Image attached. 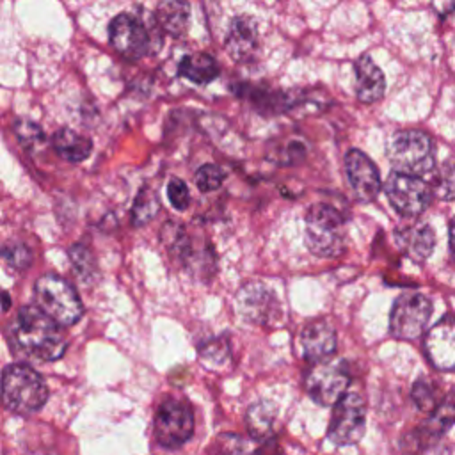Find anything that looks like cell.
I'll use <instances>...</instances> for the list:
<instances>
[{
	"label": "cell",
	"mask_w": 455,
	"mask_h": 455,
	"mask_svg": "<svg viewBox=\"0 0 455 455\" xmlns=\"http://www.w3.org/2000/svg\"><path fill=\"white\" fill-rule=\"evenodd\" d=\"M53 318L39 306H21L11 323V341L21 354L41 361H57L64 355L68 339Z\"/></svg>",
	"instance_id": "6da1fadb"
},
{
	"label": "cell",
	"mask_w": 455,
	"mask_h": 455,
	"mask_svg": "<svg viewBox=\"0 0 455 455\" xmlns=\"http://www.w3.org/2000/svg\"><path fill=\"white\" fill-rule=\"evenodd\" d=\"M4 405L16 414L37 412L48 400V387L43 377L25 363H12L2 373Z\"/></svg>",
	"instance_id": "7a4b0ae2"
},
{
	"label": "cell",
	"mask_w": 455,
	"mask_h": 455,
	"mask_svg": "<svg viewBox=\"0 0 455 455\" xmlns=\"http://www.w3.org/2000/svg\"><path fill=\"white\" fill-rule=\"evenodd\" d=\"M387 158L396 172L427 176L435 167L434 140L419 130H400L387 142Z\"/></svg>",
	"instance_id": "3957f363"
},
{
	"label": "cell",
	"mask_w": 455,
	"mask_h": 455,
	"mask_svg": "<svg viewBox=\"0 0 455 455\" xmlns=\"http://www.w3.org/2000/svg\"><path fill=\"white\" fill-rule=\"evenodd\" d=\"M306 245L318 258H336L345 247V219L331 204L318 203L306 215Z\"/></svg>",
	"instance_id": "277c9868"
},
{
	"label": "cell",
	"mask_w": 455,
	"mask_h": 455,
	"mask_svg": "<svg viewBox=\"0 0 455 455\" xmlns=\"http://www.w3.org/2000/svg\"><path fill=\"white\" fill-rule=\"evenodd\" d=\"M34 297L37 306L62 327L76 323L84 315V306L78 293L60 275H41L36 281Z\"/></svg>",
	"instance_id": "5b68a950"
},
{
	"label": "cell",
	"mask_w": 455,
	"mask_h": 455,
	"mask_svg": "<svg viewBox=\"0 0 455 455\" xmlns=\"http://www.w3.org/2000/svg\"><path fill=\"white\" fill-rule=\"evenodd\" d=\"M384 192L395 212L414 219L428 208L434 190L419 176L393 171L384 183Z\"/></svg>",
	"instance_id": "8992f818"
},
{
	"label": "cell",
	"mask_w": 455,
	"mask_h": 455,
	"mask_svg": "<svg viewBox=\"0 0 455 455\" xmlns=\"http://www.w3.org/2000/svg\"><path fill=\"white\" fill-rule=\"evenodd\" d=\"M194 412L183 400H165L155 414V439L164 448H180L194 434Z\"/></svg>",
	"instance_id": "52a82bcc"
},
{
	"label": "cell",
	"mask_w": 455,
	"mask_h": 455,
	"mask_svg": "<svg viewBox=\"0 0 455 455\" xmlns=\"http://www.w3.org/2000/svg\"><path fill=\"white\" fill-rule=\"evenodd\" d=\"M432 315V302L418 293L405 291L398 295L389 315V331L398 339H414L423 334Z\"/></svg>",
	"instance_id": "ba28073f"
},
{
	"label": "cell",
	"mask_w": 455,
	"mask_h": 455,
	"mask_svg": "<svg viewBox=\"0 0 455 455\" xmlns=\"http://www.w3.org/2000/svg\"><path fill=\"white\" fill-rule=\"evenodd\" d=\"M350 373L343 361L315 363L306 373V391L318 405H334L347 391Z\"/></svg>",
	"instance_id": "9c48e42d"
},
{
	"label": "cell",
	"mask_w": 455,
	"mask_h": 455,
	"mask_svg": "<svg viewBox=\"0 0 455 455\" xmlns=\"http://www.w3.org/2000/svg\"><path fill=\"white\" fill-rule=\"evenodd\" d=\"M366 428V405L361 395L345 393L332 407L329 439L338 444H355Z\"/></svg>",
	"instance_id": "30bf717a"
},
{
	"label": "cell",
	"mask_w": 455,
	"mask_h": 455,
	"mask_svg": "<svg viewBox=\"0 0 455 455\" xmlns=\"http://www.w3.org/2000/svg\"><path fill=\"white\" fill-rule=\"evenodd\" d=\"M108 41L110 46L128 60H137L149 52H155L148 28L140 23V20L126 12L117 14L110 21Z\"/></svg>",
	"instance_id": "8fae6325"
},
{
	"label": "cell",
	"mask_w": 455,
	"mask_h": 455,
	"mask_svg": "<svg viewBox=\"0 0 455 455\" xmlns=\"http://www.w3.org/2000/svg\"><path fill=\"white\" fill-rule=\"evenodd\" d=\"M238 313L252 323L267 325L279 315V302L263 283L252 281L240 288L236 295Z\"/></svg>",
	"instance_id": "7c38bea8"
},
{
	"label": "cell",
	"mask_w": 455,
	"mask_h": 455,
	"mask_svg": "<svg viewBox=\"0 0 455 455\" xmlns=\"http://www.w3.org/2000/svg\"><path fill=\"white\" fill-rule=\"evenodd\" d=\"M345 172L359 201L370 203L379 196L382 187L379 169L361 149H350L345 155Z\"/></svg>",
	"instance_id": "4fadbf2b"
},
{
	"label": "cell",
	"mask_w": 455,
	"mask_h": 455,
	"mask_svg": "<svg viewBox=\"0 0 455 455\" xmlns=\"http://www.w3.org/2000/svg\"><path fill=\"white\" fill-rule=\"evenodd\" d=\"M425 354L434 368L448 371L455 368V316H443L430 327L425 338Z\"/></svg>",
	"instance_id": "5bb4252c"
},
{
	"label": "cell",
	"mask_w": 455,
	"mask_h": 455,
	"mask_svg": "<svg viewBox=\"0 0 455 455\" xmlns=\"http://www.w3.org/2000/svg\"><path fill=\"white\" fill-rule=\"evenodd\" d=\"M395 242L407 258L421 263L432 254L435 235L427 222L412 220L395 229Z\"/></svg>",
	"instance_id": "9a60e30c"
},
{
	"label": "cell",
	"mask_w": 455,
	"mask_h": 455,
	"mask_svg": "<svg viewBox=\"0 0 455 455\" xmlns=\"http://www.w3.org/2000/svg\"><path fill=\"white\" fill-rule=\"evenodd\" d=\"M336 332L325 320H315L307 323L299 336L302 355L311 363H320L332 357L336 352Z\"/></svg>",
	"instance_id": "2e32d148"
},
{
	"label": "cell",
	"mask_w": 455,
	"mask_h": 455,
	"mask_svg": "<svg viewBox=\"0 0 455 455\" xmlns=\"http://www.w3.org/2000/svg\"><path fill=\"white\" fill-rule=\"evenodd\" d=\"M226 52L235 62H249L258 48V28L252 18L235 16L226 36Z\"/></svg>",
	"instance_id": "e0dca14e"
},
{
	"label": "cell",
	"mask_w": 455,
	"mask_h": 455,
	"mask_svg": "<svg viewBox=\"0 0 455 455\" xmlns=\"http://www.w3.org/2000/svg\"><path fill=\"white\" fill-rule=\"evenodd\" d=\"M355 96L361 103H375L386 92V78L370 55H361L355 64Z\"/></svg>",
	"instance_id": "ac0fdd59"
},
{
	"label": "cell",
	"mask_w": 455,
	"mask_h": 455,
	"mask_svg": "<svg viewBox=\"0 0 455 455\" xmlns=\"http://www.w3.org/2000/svg\"><path fill=\"white\" fill-rule=\"evenodd\" d=\"M455 423V391L450 393L437 407L432 411L428 421L418 428L416 443L418 446H428L437 441L451 425Z\"/></svg>",
	"instance_id": "d6986e66"
},
{
	"label": "cell",
	"mask_w": 455,
	"mask_h": 455,
	"mask_svg": "<svg viewBox=\"0 0 455 455\" xmlns=\"http://www.w3.org/2000/svg\"><path fill=\"white\" fill-rule=\"evenodd\" d=\"M155 20L164 32L181 37L188 28L190 4L187 0H162L155 11Z\"/></svg>",
	"instance_id": "ffe728a7"
},
{
	"label": "cell",
	"mask_w": 455,
	"mask_h": 455,
	"mask_svg": "<svg viewBox=\"0 0 455 455\" xmlns=\"http://www.w3.org/2000/svg\"><path fill=\"white\" fill-rule=\"evenodd\" d=\"M52 146L60 158H64L71 164L84 162L92 151L91 139L80 135L78 132H75L71 128L57 130L52 137Z\"/></svg>",
	"instance_id": "44dd1931"
},
{
	"label": "cell",
	"mask_w": 455,
	"mask_h": 455,
	"mask_svg": "<svg viewBox=\"0 0 455 455\" xmlns=\"http://www.w3.org/2000/svg\"><path fill=\"white\" fill-rule=\"evenodd\" d=\"M178 75L190 80L192 84L206 85L219 76V64L206 52L185 55L178 64Z\"/></svg>",
	"instance_id": "7402d4cb"
},
{
	"label": "cell",
	"mask_w": 455,
	"mask_h": 455,
	"mask_svg": "<svg viewBox=\"0 0 455 455\" xmlns=\"http://www.w3.org/2000/svg\"><path fill=\"white\" fill-rule=\"evenodd\" d=\"M275 416L277 409L270 400L254 402L245 414V425L251 437L256 441H267L272 435Z\"/></svg>",
	"instance_id": "603a6c76"
},
{
	"label": "cell",
	"mask_w": 455,
	"mask_h": 455,
	"mask_svg": "<svg viewBox=\"0 0 455 455\" xmlns=\"http://www.w3.org/2000/svg\"><path fill=\"white\" fill-rule=\"evenodd\" d=\"M432 190L443 201L455 199V158L444 160L435 171Z\"/></svg>",
	"instance_id": "cb8c5ba5"
},
{
	"label": "cell",
	"mask_w": 455,
	"mask_h": 455,
	"mask_svg": "<svg viewBox=\"0 0 455 455\" xmlns=\"http://www.w3.org/2000/svg\"><path fill=\"white\" fill-rule=\"evenodd\" d=\"M226 180V172L222 167L215 164H204L196 172V185L201 192H213L217 190Z\"/></svg>",
	"instance_id": "d4e9b609"
},
{
	"label": "cell",
	"mask_w": 455,
	"mask_h": 455,
	"mask_svg": "<svg viewBox=\"0 0 455 455\" xmlns=\"http://www.w3.org/2000/svg\"><path fill=\"white\" fill-rule=\"evenodd\" d=\"M158 212V199L151 194V190H140L133 210H132V217H133V224L140 226L149 222L155 213Z\"/></svg>",
	"instance_id": "484cf974"
},
{
	"label": "cell",
	"mask_w": 455,
	"mask_h": 455,
	"mask_svg": "<svg viewBox=\"0 0 455 455\" xmlns=\"http://www.w3.org/2000/svg\"><path fill=\"white\" fill-rule=\"evenodd\" d=\"M68 254H69V259H71L75 270L80 274L82 279H87V277H91L96 272L94 258H92L91 251L85 245L75 243V245L69 247Z\"/></svg>",
	"instance_id": "4316f807"
},
{
	"label": "cell",
	"mask_w": 455,
	"mask_h": 455,
	"mask_svg": "<svg viewBox=\"0 0 455 455\" xmlns=\"http://www.w3.org/2000/svg\"><path fill=\"white\" fill-rule=\"evenodd\" d=\"M18 140L27 148H34V146H39L43 140H44V133L41 132V128L32 123V121H18L16 126L12 128Z\"/></svg>",
	"instance_id": "83f0119b"
},
{
	"label": "cell",
	"mask_w": 455,
	"mask_h": 455,
	"mask_svg": "<svg viewBox=\"0 0 455 455\" xmlns=\"http://www.w3.org/2000/svg\"><path fill=\"white\" fill-rule=\"evenodd\" d=\"M411 395H412L414 403L421 411H434L437 407L435 395H434V386L428 380H425V379L416 380V384L412 386V393Z\"/></svg>",
	"instance_id": "f1b7e54d"
},
{
	"label": "cell",
	"mask_w": 455,
	"mask_h": 455,
	"mask_svg": "<svg viewBox=\"0 0 455 455\" xmlns=\"http://www.w3.org/2000/svg\"><path fill=\"white\" fill-rule=\"evenodd\" d=\"M4 259L5 263L14 270H23L32 261V252L23 243H12L4 249Z\"/></svg>",
	"instance_id": "f546056e"
},
{
	"label": "cell",
	"mask_w": 455,
	"mask_h": 455,
	"mask_svg": "<svg viewBox=\"0 0 455 455\" xmlns=\"http://www.w3.org/2000/svg\"><path fill=\"white\" fill-rule=\"evenodd\" d=\"M167 197L169 203L176 208V210H187L190 204V192L188 187L183 180L180 178H171L167 183Z\"/></svg>",
	"instance_id": "4dcf8cb0"
},
{
	"label": "cell",
	"mask_w": 455,
	"mask_h": 455,
	"mask_svg": "<svg viewBox=\"0 0 455 455\" xmlns=\"http://www.w3.org/2000/svg\"><path fill=\"white\" fill-rule=\"evenodd\" d=\"M203 361L208 363H215V364H220L222 361L229 359V345L226 343L224 338H219V339H212L208 345H203L201 350H199Z\"/></svg>",
	"instance_id": "1f68e13d"
},
{
	"label": "cell",
	"mask_w": 455,
	"mask_h": 455,
	"mask_svg": "<svg viewBox=\"0 0 455 455\" xmlns=\"http://www.w3.org/2000/svg\"><path fill=\"white\" fill-rule=\"evenodd\" d=\"M450 249H451V254L455 258V217L450 222Z\"/></svg>",
	"instance_id": "d6a6232c"
},
{
	"label": "cell",
	"mask_w": 455,
	"mask_h": 455,
	"mask_svg": "<svg viewBox=\"0 0 455 455\" xmlns=\"http://www.w3.org/2000/svg\"><path fill=\"white\" fill-rule=\"evenodd\" d=\"M4 309L5 311L9 309V297H7V293H4Z\"/></svg>",
	"instance_id": "836d02e7"
}]
</instances>
